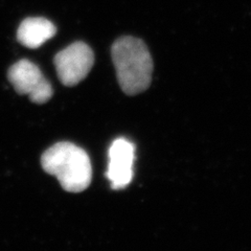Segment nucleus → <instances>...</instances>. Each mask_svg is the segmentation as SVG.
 <instances>
[{
    "mask_svg": "<svg viewBox=\"0 0 251 251\" xmlns=\"http://www.w3.org/2000/svg\"><path fill=\"white\" fill-rule=\"evenodd\" d=\"M63 85L72 87L87 76L94 64V53L84 42H75L59 51L53 59Z\"/></svg>",
    "mask_w": 251,
    "mask_h": 251,
    "instance_id": "3",
    "label": "nucleus"
},
{
    "mask_svg": "<svg viewBox=\"0 0 251 251\" xmlns=\"http://www.w3.org/2000/svg\"><path fill=\"white\" fill-rule=\"evenodd\" d=\"M135 147L126 138L115 139L109 149V162L106 176L113 190L128 186L133 178Z\"/></svg>",
    "mask_w": 251,
    "mask_h": 251,
    "instance_id": "5",
    "label": "nucleus"
},
{
    "mask_svg": "<svg viewBox=\"0 0 251 251\" xmlns=\"http://www.w3.org/2000/svg\"><path fill=\"white\" fill-rule=\"evenodd\" d=\"M57 33L53 23L42 17L26 18L17 31L18 41L27 49L36 50L49 41Z\"/></svg>",
    "mask_w": 251,
    "mask_h": 251,
    "instance_id": "6",
    "label": "nucleus"
},
{
    "mask_svg": "<svg viewBox=\"0 0 251 251\" xmlns=\"http://www.w3.org/2000/svg\"><path fill=\"white\" fill-rule=\"evenodd\" d=\"M111 56L117 80L126 94L136 96L149 88L154 65L143 40L132 36L121 37L111 47Z\"/></svg>",
    "mask_w": 251,
    "mask_h": 251,
    "instance_id": "1",
    "label": "nucleus"
},
{
    "mask_svg": "<svg viewBox=\"0 0 251 251\" xmlns=\"http://www.w3.org/2000/svg\"><path fill=\"white\" fill-rule=\"evenodd\" d=\"M43 170L56 177L69 193H81L92 179V167L88 154L72 143L62 141L53 145L41 157Z\"/></svg>",
    "mask_w": 251,
    "mask_h": 251,
    "instance_id": "2",
    "label": "nucleus"
},
{
    "mask_svg": "<svg viewBox=\"0 0 251 251\" xmlns=\"http://www.w3.org/2000/svg\"><path fill=\"white\" fill-rule=\"evenodd\" d=\"M7 77L15 90L25 94L33 103L44 104L53 94L50 83L44 77L40 68L26 59L12 65Z\"/></svg>",
    "mask_w": 251,
    "mask_h": 251,
    "instance_id": "4",
    "label": "nucleus"
}]
</instances>
